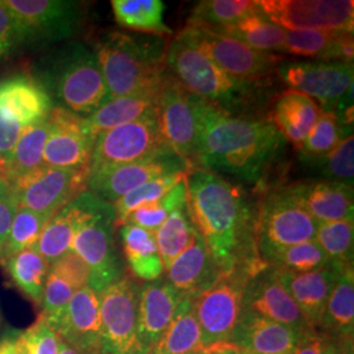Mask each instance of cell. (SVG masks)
<instances>
[{"label": "cell", "instance_id": "cell-32", "mask_svg": "<svg viewBox=\"0 0 354 354\" xmlns=\"http://www.w3.org/2000/svg\"><path fill=\"white\" fill-rule=\"evenodd\" d=\"M120 236L127 266L134 277L147 282L160 279L165 269L153 234L134 225H122Z\"/></svg>", "mask_w": 354, "mask_h": 354}, {"label": "cell", "instance_id": "cell-38", "mask_svg": "<svg viewBox=\"0 0 354 354\" xmlns=\"http://www.w3.org/2000/svg\"><path fill=\"white\" fill-rule=\"evenodd\" d=\"M49 136L48 120L26 127L16 142L7 160V178L11 185L15 180L44 165V151Z\"/></svg>", "mask_w": 354, "mask_h": 354}, {"label": "cell", "instance_id": "cell-24", "mask_svg": "<svg viewBox=\"0 0 354 354\" xmlns=\"http://www.w3.org/2000/svg\"><path fill=\"white\" fill-rule=\"evenodd\" d=\"M302 332L241 310L230 342L247 354H292Z\"/></svg>", "mask_w": 354, "mask_h": 354}, {"label": "cell", "instance_id": "cell-4", "mask_svg": "<svg viewBox=\"0 0 354 354\" xmlns=\"http://www.w3.org/2000/svg\"><path fill=\"white\" fill-rule=\"evenodd\" d=\"M37 77L54 106L80 117H88L111 99L99 61L83 42H68L53 51Z\"/></svg>", "mask_w": 354, "mask_h": 354}, {"label": "cell", "instance_id": "cell-29", "mask_svg": "<svg viewBox=\"0 0 354 354\" xmlns=\"http://www.w3.org/2000/svg\"><path fill=\"white\" fill-rule=\"evenodd\" d=\"M320 112L322 109L313 99L298 91L286 89L276 99L272 122L285 142L288 140L299 150Z\"/></svg>", "mask_w": 354, "mask_h": 354}, {"label": "cell", "instance_id": "cell-39", "mask_svg": "<svg viewBox=\"0 0 354 354\" xmlns=\"http://www.w3.org/2000/svg\"><path fill=\"white\" fill-rule=\"evenodd\" d=\"M315 241L337 272L353 268L354 216L317 223Z\"/></svg>", "mask_w": 354, "mask_h": 354}, {"label": "cell", "instance_id": "cell-20", "mask_svg": "<svg viewBox=\"0 0 354 354\" xmlns=\"http://www.w3.org/2000/svg\"><path fill=\"white\" fill-rule=\"evenodd\" d=\"M243 310L289 326L299 332L313 329L270 266H266L248 279L243 298Z\"/></svg>", "mask_w": 354, "mask_h": 354}, {"label": "cell", "instance_id": "cell-6", "mask_svg": "<svg viewBox=\"0 0 354 354\" xmlns=\"http://www.w3.org/2000/svg\"><path fill=\"white\" fill-rule=\"evenodd\" d=\"M115 227L113 205L89 192L87 212L71 251L88 266V286L97 294L125 276L114 239Z\"/></svg>", "mask_w": 354, "mask_h": 354}, {"label": "cell", "instance_id": "cell-30", "mask_svg": "<svg viewBox=\"0 0 354 354\" xmlns=\"http://www.w3.org/2000/svg\"><path fill=\"white\" fill-rule=\"evenodd\" d=\"M160 91V89H159ZM159 91L111 99L96 112L84 117L86 127L96 138L102 131L121 127L146 117L156 115Z\"/></svg>", "mask_w": 354, "mask_h": 354}, {"label": "cell", "instance_id": "cell-27", "mask_svg": "<svg viewBox=\"0 0 354 354\" xmlns=\"http://www.w3.org/2000/svg\"><path fill=\"white\" fill-rule=\"evenodd\" d=\"M282 53L319 62L353 64V32L288 30Z\"/></svg>", "mask_w": 354, "mask_h": 354}, {"label": "cell", "instance_id": "cell-57", "mask_svg": "<svg viewBox=\"0 0 354 354\" xmlns=\"http://www.w3.org/2000/svg\"><path fill=\"white\" fill-rule=\"evenodd\" d=\"M58 354H83L80 352H77L74 348H71L70 345H67L66 342H61V346H59V353Z\"/></svg>", "mask_w": 354, "mask_h": 354}, {"label": "cell", "instance_id": "cell-36", "mask_svg": "<svg viewBox=\"0 0 354 354\" xmlns=\"http://www.w3.org/2000/svg\"><path fill=\"white\" fill-rule=\"evenodd\" d=\"M192 299L187 297L180 304L171 326L149 354H189L205 349Z\"/></svg>", "mask_w": 354, "mask_h": 354}, {"label": "cell", "instance_id": "cell-43", "mask_svg": "<svg viewBox=\"0 0 354 354\" xmlns=\"http://www.w3.org/2000/svg\"><path fill=\"white\" fill-rule=\"evenodd\" d=\"M266 264L279 270L306 273L319 270L328 266L329 261L319 243L317 241H310L273 253L266 259Z\"/></svg>", "mask_w": 354, "mask_h": 354}, {"label": "cell", "instance_id": "cell-7", "mask_svg": "<svg viewBox=\"0 0 354 354\" xmlns=\"http://www.w3.org/2000/svg\"><path fill=\"white\" fill-rule=\"evenodd\" d=\"M276 74L289 86L317 102L323 112L345 113L348 124H353V64L319 61H282Z\"/></svg>", "mask_w": 354, "mask_h": 354}, {"label": "cell", "instance_id": "cell-35", "mask_svg": "<svg viewBox=\"0 0 354 354\" xmlns=\"http://www.w3.org/2000/svg\"><path fill=\"white\" fill-rule=\"evenodd\" d=\"M111 4L115 21L122 28L162 37L172 35L165 26L162 0H113Z\"/></svg>", "mask_w": 354, "mask_h": 354}, {"label": "cell", "instance_id": "cell-23", "mask_svg": "<svg viewBox=\"0 0 354 354\" xmlns=\"http://www.w3.org/2000/svg\"><path fill=\"white\" fill-rule=\"evenodd\" d=\"M283 189L317 223L353 218V187L328 180H308Z\"/></svg>", "mask_w": 354, "mask_h": 354}, {"label": "cell", "instance_id": "cell-31", "mask_svg": "<svg viewBox=\"0 0 354 354\" xmlns=\"http://www.w3.org/2000/svg\"><path fill=\"white\" fill-rule=\"evenodd\" d=\"M320 330L328 335L335 342H353V268L339 272L329 294Z\"/></svg>", "mask_w": 354, "mask_h": 354}, {"label": "cell", "instance_id": "cell-42", "mask_svg": "<svg viewBox=\"0 0 354 354\" xmlns=\"http://www.w3.org/2000/svg\"><path fill=\"white\" fill-rule=\"evenodd\" d=\"M51 215L39 214L26 209H16L8 235L0 252V261L37 244L38 238Z\"/></svg>", "mask_w": 354, "mask_h": 354}, {"label": "cell", "instance_id": "cell-33", "mask_svg": "<svg viewBox=\"0 0 354 354\" xmlns=\"http://www.w3.org/2000/svg\"><path fill=\"white\" fill-rule=\"evenodd\" d=\"M207 29L215 33L238 39L239 42L254 50L272 54H274L276 51H283L288 32L286 29L268 20L261 12L250 15L232 26Z\"/></svg>", "mask_w": 354, "mask_h": 354}, {"label": "cell", "instance_id": "cell-18", "mask_svg": "<svg viewBox=\"0 0 354 354\" xmlns=\"http://www.w3.org/2000/svg\"><path fill=\"white\" fill-rule=\"evenodd\" d=\"M165 146L156 115L113 127L96 137L89 174L137 162Z\"/></svg>", "mask_w": 354, "mask_h": 354}, {"label": "cell", "instance_id": "cell-45", "mask_svg": "<svg viewBox=\"0 0 354 354\" xmlns=\"http://www.w3.org/2000/svg\"><path fill=\"white\" fill-rule=\"evenodd\" d=\"M188 176L187 174H177V175H168V176L159 177L152 181H149L140 188L130 192L118 201L112 203L114 213H115V226H122L127 222V216L131 214L136 209L143 205L151 203L165 196L171 188H174L177 183Z\"/></svg>", "mask_w": 354, "mask_h": 354}, {"label": "cell", "instance_id": "cell-13", "mask_svg": "<svg viewBox=\"0 0 354 354\" xmlns=\"http://www.w3.org/2000/svg\"><path fill=\"white\" fill-rule=\"evenodd\" d=\"M88 168L66 169L41 165L10 185L17 209L53 215L87 190Z\"/></svg>", "mask_w": 354, "mask_h": 354}, {"label": "cell", "instance_id": "cell-46", "mask_svg": "<svg viewBox=\"0 0 354 354\" xmlns=\"http://www.w3.org/2000/svg\"><path fill=\"white\" fill-rule=\"evenodd\" d=\"M317 167L324 180L342 183L353 187L354 178V138L353 134L346 136L340 143L328 153L317 158L304 160Z\"/></svg>", "mask_w": 354, "mask_h": 354}, {"label": "cell", "instance_id": "cell-17", "mask_svg": "<svg viewBox=\"0 0 354 354\" xmlns=\"http://www.w3.org/2000/svg\"><path fill=\"white\" fill-rule=\"evenodd\" d=\"M260 12L286 30L353 32L352 0H260Z\"/></svg>", "mask_w": 354, "mask_h": 354}, {"label": "cell", "instance_id": "cell-8", "mask_svg": "<svg viewBox=\"0 0 354 354\" xmlns=\"http://www.w3.org/2000/svg\"><path fill=\"white\" fill-rule=\"evenodd\" d=\"M11 11L24 46L66 42L79 33L84 8L74 0H3Z\"/></svg>", "mask_w": 354, "mask_h": 354}, {"label": "cell", "instance_id": "cell-47", "mask_svg": "<svg viewBox=\"0 0 354 354\" xmlns=\"http://www.w3.org/2000/svg\"><path fill=\"white\" fill-rule=\"evenodd\" d=\"M13 342L16 354H58L62 340L57 330L39 315L32 326L13 336Z\"/></svg>", "mask_w": 354, "mask_h": 354}, {"label": "cell", "instance_id": "cell-11", "mask_svg": "<svg viewBox=\"0 0 354 354\" xmlns=\"http://www.w3.org/2000/svg\"><path fill=\"white\" fill-rule=\"evenodd\" d=\"M252 276L248 270L223 274L212 288L192 299L205 349L230 342L241 317L244 291Z\"/></svg>", "mask_w": 354, "mask_h": 354}, {"label": "cell", "instance_id": "cell-51", "mask_svg": "<svg viewBox=\"0 0 354 354\" xmlns=\"http://www.w3.org/2000/svg\"><path fill=\"white\" fill-rule=\"evenodd\" d=\"M336 348L328 335L320 329H306L302 332L292 354H332Z\"/></svg>", "mask_w": 354, "mask_h": 354}, {"label": "cell", "instance_id": "cell-49", "mask_svg": "<svg viewBox=\"0 0 354 354\" xmlns=\"http://www.w3.org/2000/svg\"><path fill=\"white\" fill-rule=\"evenodd\" d=\"M50 270L66 279L76 291L88 286V266L73 251L61 256L50 264Z\"/></svg>", "mask_w": 354, "mask_h": 354}, {"label": "cell", "instance_id": "cell-54", "mask_svg": "<svg viewBox=\"0 0 354 354\" xmlns=\"http://www.w3.org/2000/svg\"><path fill=\"white\" fill-rule=\"evenodd\" d=\"M0 353L1 354H16L15 349V342L13 336H8L0 342Z\"/></svg>", "mask_w": 354, "mask_h": 354}, {"label": "cell", "instance_id": "cell-2", "mask_svg": "<svg viewBox=\"0 0 354 354\" xmlns=\"http://www.w3.org/2000/svg\"><path fill=\"white\" fill-rule=\"evenodd\" d=\"M193 102L198 125V169L257 183L285 145L272 120L232 113L196 96Z\"/></svg>", "mask_w": 354, "mask_h": 354}, {"label": "cell", "instance_id": "cell-48", "mask_svg": "<svg viewBox=\"0 0 354 354\" xmlns=\"http://www.w3.org/2000/svg\"><path fill=\"white\" fill-rule=\"evenodd\" d=\"M75 289L61 276L49 270L41 299V317L55 329L68 306Z\"/></svg>", "mask_w": 354, "mask_h": 354}, {"label": "cell", "instance_id": "cell-26", "mask_svg": "<svg viewBox=\"0 0 354 354\" xmlns=\"http://www.w3.org/2000/svg\"><path fill=\"white\" fill-rule=\"evenodd\" d=\"M167 273L168 282L189 298L207 290L223 276L200 235L190 247L177 256L176 260L167 269Z\"/></svg>", "mask_w": 354, "mask_h": 354}, {"label": "cell", "instance_id": "cell-1", "mask_svg": "<svg viewBox=\"0 0 354 354\" xmlns=\"http://www.w3.org/2000/svg\"><path fill=\"white\" fill-rule=\"evenodd\" d=\"M187 184L190 219L222 273L266 269L256 244L257 209L244 189L205 169L188 174Z\"/></svg>", "mask_w": 354, "mask_h": 354}, {"label": "cell", "instance_id": "cell-5", "mask_svg": "<svg viewBox=\"0 0 354 354\" xmlns=\"http://www.w3.org/2000/svg\"><path fill=\"white\" fill-rule=\"evenodd\" d=\"M165 64L168 74L190 95L232 113L256 87L227 75L183 30L168 42Z\"/></svg>", "mask_w": 354, "mask_h": 354}, {"label": "cell", "instance_id": "cell-60", "mask_svg": "<svg viewBox=\"0 0 354 354\" xmlns=\"http://www.w3.org/2000/svg\"><path fill=\"white\" fill-rule=\"evenodd\" d=\"M243 354H247V353H243Z\"/></svg>", "mask_w": 354, "mask_h": 354}, {"label": "cell", "instance_id": "cell-21", "mask_svg": "<svg viewBox=\"0 0 354 354\" xmlns=\"http://www.w3.org/2000/svg\"><path fill=\"white\" fill-rule=\"evenodd\" d=\"M61 340L83 354H100V299L86 286L71 297L64 317L55 327Z\"/></svg>", "mask_w": 354, "mask_h": 354}, {"label": "cell", "instance_id": "cell-53", "mask_svg": "<svg viewBox=\"0 0 354 354\" xmlns=\"http://www.w3.org/2000/svg\"><path fill=\"white\" fill-rule=\"evenodd\" d=\"M207 354H243L239 348L232 345L231 342H225V344H218L212 348H207Z\"/></svg>", "mask_w": 354, "mask_h": 354}, {"label": "cell", "instance_id": "cell-58", "mask_svg": "<svg viewBox=\"0 0 354 354\" xmlns=\"http://www.w3.org/2000/svg\"><path fill=\"white\" fill-rule=\"evenodd\" d=\"M189 354H207V351L203 349V351H198V352H193V353Z\"/></svg>", "mask_w": 354, "mask_h": 354}, {"label": "cell", "instance_id": "cell-44", "mask_svg": "<svg viewBox=\"0 0 354 354\" xmlns=\"http://www.w3.org/2000/svg\"><path fill=\"white\" fill-rule=\"evenodd\" d=\"M345 127L337 114L322 111L315 125L299 149L304 160L317 159L332 151L342 138L349 136V133H344Z\"/></svg>", "mask_w": 354, "mask_h": 354}, {"label": "cell", "instance_id": "cell-10", "mask_svg": "<svg viewBox=\"0 0 354 354\" xmlns=\"http://www.w3.org/2000/svg\"><path fill=\"white\" fill-rule=\"evenodd\" d=\"M317 222L283 188L264 196L257 207L256 244L266 263L273 253L304 241H315Z\"/></svg>", "mask_w": 354, "mask_h": 354}, {"label": "cell", "instance_id": "cell-41", "mask_svg": "<svg viewBox=\"0 0 354 354\" xmlns=\"http://www.w3.org/2000/svg\"><path fill=\"white\" fill-rule=\"evenodd\" d=\"M188 200V184L187 177L177 183L174 188L168 190L165 196L155 200L153 203L143 205L136 209L127 216L124 225H134L149 232L155 234L156 230L165 222L169 214L177 207L187 203Z\"/></svg>", "mask_w": 354, "mask_h": 354}, {"label": "cell", "instance_id": "cell-40", "mask_svg": "<svg viewBox=\"0 0 354 354\" xmlns=\"http://www.w3.org/2000/svg\"><path fill=\"white\" fill-rule=\"evenodd\" d=\"M259 12V4L253 0H203L194 7L188 23L214 29L232 26Z\"/></svg>", "mask_w": 354, "mask_h": 354}, {"label": "cell", "instance_id": "cell-52", "mask_svg": "<svg viewBox=\"0 0 354 354\" xmlns=\"http://www.w3.org/2000/svg\"><path fill=\"white\" fill-rule=\"evenodd\" d=\"M16 209L17 207L13 201L11 188L7 185L0 187V252L8 235Z\"/></svg>", "mask_w": 354, "mask_h": 354}, {"label": "cell", "instance_id": "cell-61", "mask_svg": "<svg viewBox=\"0 0 354 354\" xmlns=\"http://www.w3.org/2000/svg\"><path fill=\"white\" fill-rule=\"evenodd\" d=\"M0 354H1V353H0Z\"/></svg>", "mask_w": 354, "mask_h": 354}, {"label": "cell", "instance_id": "cell-25", "mask_svg": "<svg viewBox=\"0 0 354 354\" xmlns=\"http://www.w3.org/2000/svg\"><path fill=\"white\" fill-rule=\"evenodd\" d=\"M273 272L292 301L299 307L310 328L320 329L329 294L339 272L329 264L319 270L306 273L279 269H273Z\"/></svg>", "mask_w": 354, "mask_h": 354}, {"label": "cell", "instance_id": "cell-19", "mask_svg": "<svg viewBox=\"0 0 354 354\" xmlns=\"http://www.w3.org/2000/svg\"><path fill=\"white\" fill-rule=\"evenodd\" d=\"M48 122L49 136L44 151V165L89 169L96 138L86 127L84 117L61 106H53Z\"/></svg>", "mask_w": 354, "mask_h": 354}, {"label": "cell", "instance_id": "cell-3", "mask_svg": "<svg viewBox=\"0 0 354 354\" xmlns=\"http://www.w3.org/2000/svg\"><path fill=\"white\" fill-rule=\"evenodd\" d=\"M167 37L112 30L95 42V53L109 97L159 91L168 76ZM109 99V100H111Z\"/></svg>", "mask_w": 354, "mask_h": 354}, {"label": "cell", "instance_id": "cell-28", "mask_svg": "<svg viewBox=\"0 0 354 354\" xmlns=\"http://www.w3.org/2000/svg\"><path fill=\"white\" fill-rule=\"evenodd\" d=\"M88 200L89 192L86 190L53 215L42 230L35 248L49 264L71 251L76 231L87 212Z\"/></svg>", "mask_w": 354, "mask_h": 354}, {"label": "cell", "instance_id": "cell-16", "mask_svg": "<svg viewBox=\"0 0 354 354\" xmlns=\"http://www.w3.org/2000/svg\"><path fill=\"white\" fill-rule=\"evenodd\" d=\"M177 174L188 175L189 167L165 146L137 162L88 174L87 190L106 203H114L149 181Z\"/></svg>", "mask_w": 354, "mask_h": 354}, {"label": "cell", "instance_id": "cell-12", "mask_svg": "<svg viewBox=\"0 0 354 354\" xmlns=\"http://www.w3.org/2000/svg\"><path fill=\"white\" fill-rule=\"evenodd\" d=\"M140 289L124 276L99 292L100 354H143L138 337Z\"/></svg>", "mask_w": 354, "mask_h": 354}, {"label": "cell", "instance_id": "cell-37", "mask_svg": "<svg viewBox=\"0 0 354 354\" xmlns=\"http://www.w3.org/2000/svg\"><path fill=\"white\" fill-rule=\"evenodd\" d=\"M160 260L167 270L171 264L193 244L198 232L190 219L188 205L174 210L165 223L153 234Z\"/></svg>", "mask_w": 354, "mask_h": 354}, {"label": "cell", "instance_id": "cell-50", "mask_svg": "<svg viewBox=\"0 0 354 354\" xmlns=\"http://www.w3.org/2000/svg\"><path fill=\"white\" fill-rule=\"evenodd\" d=\"M21 48L23 42L12 13L0 0V61L11 58Z\"/></svg>", "mask_w": 354, "mask_h": 354}, {"label": "cell", "instance_id": "cell-56", "mask_svg": "<svg viewBox=\"0 0 354 354\" xmlns=\"http://www.w3.org/2000/svg\"><path fill=\"white\" fill-rule=\"evenodd\" d=\"M0 181L8 184V178H7V162L3 158V155L0 153ZM10 185V184H8Z\"/></svg>", "mask_w": 354, "mask_h": 354}, {"label": "cell", "instance_id": "cell-59", "mask_svg": "<svg viewBox=\"0 0 354 354\" xmlns=\"http://www.w3.org/2000/svg\"><path fill=\"white\" fill-rule=\"evenodd\" d=\"M6 185H7V187H10V185H8V184H6V183H3V181H0V187H6Z\"/></svg>", "mask_w": 354, "mask_h": 354}, {"label": "cell", "instance_id": "cell-55", "mask_svg": "<svg viewBox=\"0 0 354 354\" xmlns=\"http://www.w3.org/2000/svg\"><path fill=\"white\" fill-rule=\"evenodd\" d=\"M332 354H353V342H336Z\"/></svg>", "mask_w": 354, "mask_h": 354}, {"label": "cell", "instance_id": "cell-15", "mask_svg": "<svg viewBox=\"0 0 354 354\" xmlns=\"http://www.w3.org/2000/svg\"><path fill=\"white\" fill-rule=\"evenodd\" d=\"M156 122L165 146L185 162L190 172L198 169V125L193 96L169 74L158 95Z\"/></svg>", "mask_w": 354, "mask_h": 354}, {"label": "cell", "instance_id": "cell-34", "mask_svg": "<svg viewBox=\"0 0 354 354\" xmlns=\"http://www.w3.org/2000/svg\"><path fill=\"white\" fill-rule=\"evenodd\" d=\"M0 263L13 285L29 301L39 306L50 264L37 252V250L35 247L28 248Z\"/></svg>", "mask_w": 354, "mask_h": 354}, {"label": "cell", "instance_id": "cell-22", "mask_svg": "<svg viewBox=\"0 0 354 354\" xmlns=\"http://www.w3.org/2000/svg\"><path fill=\"white\" fill-rule=\"evenodd\" d=\"M187 297L168 281L156 279L140 289L138 337L143 354H149L176 317Z\"/></svg>", "mask_w": 354, "mask_h": 354}, {"label": "cell", "instance_id": "cell-9", "mask_svg": "<svg viewBox=\"0 0 354 354\" xmlns=\"http://www.w3.org/2000/svg\"><path fill=\"white\" fill-rule=\"evenodd\" d=\"M53 106L37 76L20 73L0 79V153L6 162L20 134L48 120Z\"/></svg>", "mask_w": 354, "mask_h": 354}, {"label": "cell", "instance_id": "cell-14", "mask_svg": "<svg viewBox=\"0 0 354 354\" xmlns=\"http://www.w3.org/2000/svg\"><path fill=\"white\" fill-rule=\"evenodd\" d=\"M183 32L227 75L244 83L257 84L283 61L282 57L248 48L238 39L215 33L198 24L188 23Z\"/></svg>", "mask_w": 354, "mask_h": 354}]
</instances>
